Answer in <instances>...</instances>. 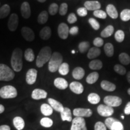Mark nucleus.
I'll list each match as a JSON object with an SVG mask.
<instances>
[{
    "instance_id": "obj_1",
    "label": "nucleus",
    "mask_w": 130,
    "mask_h": 130,
    "mask_svg": "<svg viewBox=\"0 0 130 130\" xmlns=\"http://www.w3.org/2000/svg\"><path fill=\"white\" fill-rule=\"evenodd\" d=\"M22 51L20 48H16L12 53L11 57V65L13 69L16 72H20L22 70Z\"/></svg>"
},
{
    "instance_id": "obj_2",
    "label": "nucleus",
    "mask_w": 130,
    "mask_h": 130,
    "mask_svg": "<svg viewBox=\"0 0 130 130\" xmlns=\"http://www.w3.org/2000/svg\"><path fill=\"white\" fill-rule=\"evenodd\" d=\"M52 56V50L50 46H45L40 50L36 58V66L42 68L45 63L50 61Z\"/></svg>"
},
{
    "instance_id": "obj_3",
    "label": "nucleus",
    "mask_w": 130,
    "mask_h": 130,
    "mask_svg": "<svg viewBox=\"0 0 130 130\" xmlns=\"http://www.w3.org/2000/svg\"><path fill=\"white\" fill-rule=\"evenodd\" d=\"M63 63V56L60 53L54 52L52 54L48 63V69L51 72H55L58 71L60 66Z\"/></svg>"
},
{
    "instance_id": "obj_4",
    "label": "nucleus",
    "mask_w": 130,
    "mask_h": 130,
    "mask_svg": "<svg viewBox=\"0 0 130 130\" xmlns=\"http://www.w3.org/2000/svg\"><path fill=\"white\" fill-rule=\"evenodd\" d=\"M14 77L13 71L4 64H0V81H9Z\"/></svg>"
},
{
    "instance_id": "obj_5",
    "label": "nucleus",
    "mask_w": 130,
    "mask_h": 130,
    "mask_svg": "<svg viewBox=\"0 0 130 130\" xmlns=\"http://www.w3.org/2000/svg\"><path fill=\"white\" fill-rule=\"evenodd\" d=\"M17 95V90L12 86H4L0 89V96L3 99L14 98Z\"/></svg>"
},
{
    "instance_id": "obj_6",
    "label": "nucleus",
    "mask_w": 130,
    "mask_h": 130,
    "mask_svg": "<svg viewBox=\"0 0 130 130\" xmlns=\"http://www.w3.org/2000/svg\"><path fill=\"white\" fill-rule=\"evenodd\" d=\"M71 130H87L84 119L81 117L75 118L72 120Z\"/></svg>"
},
{
    "instance_id": "obj_7",
    "label": "nucleus",
    "mask_w": 130,
    "mask_h": 130,
    "mask_svg": "<svg viewBox=\"0 0 130 130\" xmlns=\"http://www.w3.org/2000/svg\"><path fill=\"white\" fill-rule=\"evenodd\" d=\"M104 102L108 106L116 107L121 105L122 101L121 98L116 96H107L104 99Z\"/></svg>"
},
{
    "instance_id": "obj_8",
    "label": "nucleus",
    "mask_w": 130,
    "mask_h": 130,
    "mask_svg": "<svg viewBox=\"0 0 130 130\" xmlns=\"http://www.w3.org/2000/svg\"><path fill=\"white\" fill-rule=\"evenodd\" d=\"M97 111L100 116L103 117H110L114 113L113 107L104 104L99 105L97 108Z\"/></svg>"
},
{
    "instance_id": "obj_9",
    "label": "nucleus",
    "mask_w": 130,
    "mask_h": 130,
    "mask_svg": "<svg viewBox=\"0 0 130 130\" xmlns=\"http://www.w3.org/2000/svg\"><path fill=\"white\" fill-rule=\"evenodd\" d=\"M92 110L89 108H75L73 111V115L76 117H81V118H83V117H86V118H89L92 115Z\"/></svg>"
},
{
    "instance_id": "obj_10",
    "label": "nucleus",
    "mask_w": 130,
    "mask_h": 130,
    "mask_svg": "<svg viewBox=\"0 0 130 130\" xmlns=\"http://www.w3.org/2000/svg\"><path fill=\"white\" fill-rule=\"evenodd\" d=\"M21 35L28 42H32L35 40V35L33 31L29 27H24L21 29Z\"/></svg>"
},
{
    "instance_id": "obj_11",
    "label": "nucleus",
    "mask_w": 130,
    "mask_h": 130,
    "mask_svg": "<svg viewBox=\"0 0 130 130\" xmlns=\"http://www.w3.org/2000/svg\"><path fill=\"white\" fill-rule=\"evenodd\" d=\"M58 35L62 39H66L69 34V28L68 25L65 23L59 24L57 29Z\"/></svg>"
},
{
    "instance_id": "obj_12",
    "label": "nucleus",
    "mask_w": 130,
    "mask_h": 130,
    "mask_svg": "<svg viewBox=\"0 0 130 130\" xmlns=\"http://www.w3.org/2000/svg\"><path fill=\"white\" fill-rule=\"evenodd\" d=\"M19 21L18 16L16 13H13L10 15L8 21V28L11 31H14L18 28Z\"/></svg>"
},
{
    "instance_id": "obj_13",
    "label": "nucleus",
    "mask_w": 130,
    "mask_h": 130,
    "mask_svg": "<svg viewBox=\"0 0 130 130\" xmlns=\"http://www.w3.org/2000/svg\"><path fill=\"white\" fill-rule=\"evenodd\" d=\"M37 71L35 69H30L27 71L26 74V81L27 84L31 85L35 83L37 79Z\"/></svg>"
},
{
    "instance_id": "obj_14",
    "label": "nucleus",
    "mask_w": 130,
    "mask_h": 130,
    "mask_svg": "<svg viewBox=\"0 0 130 130\" xmlns=\"http://www.w3.org/2000/svg\"><path fill=\"white\" fill-rule=\"evenodd\" d=\"M47 92L43 89H36L32 91L31 98L33 100H39L41 99H45L47 96Z\"/></svg>"
},
{
    "instance_id": "obj_15",
    "label": "nucleus",
    "mask_w": 130,
    "mask_h": 130,
    "mask_svg": "<svg viewBox=\"0 0 130 130\" xmlns=\"http://www.w3.org/2000/svg\"><path fill=\"white\" fill-rule=\"evenodd\" d=\"M69 87L72 92L77 95L81 94L84 91L83 86L80 83L77 82V81H73L69 85Z\"/></svg>"
},
{
    "instance_id": "obj_16",
    "label": "nucleus",
    "mask_w": 130,
    "mask_h": 130,
    "mask_svg": "<svg viewBox=\"0 0 130 130\" xmlns=\"http://www.w3.org/2000/svg\"><path fill=\"white\" fill-rule=\"evenodd\" d=\"M21 12L22 17L25 19H28L31 16L30 6L28 2H24L21 5Z\"/></svg>"
},
{
    "instance_id": "obj_17",
    "label": "nucleus",
    "mask_w": 130,
    "mask_h": 130,
    "mask_svg": "<svg viewBox=\"0 0 130 130\" xmlns=\"http://www.w3.org/2000/svg\"><path fill=\"white\" fill-rule=\"evenodd\" d=\"M84 7L87 10H96L101 8V4L97 1H88L84 3Z\"/></svg>"
},
{
    "instance_id": "obj_18",
    "label": "nucleus",
    "mask_w": 130,
    "mask_h": 130,
    "mask_svg": "<svg viewBox=\"0 0 130 130\" xmlns=\"http://www.w3.org/2000/svg\"><path fill=\"white\" fill-rule=\"evenodd\" d=\"M54 84L57 88L60 90H64L68 87V83L63 78H57L54 81Z\"/></svg>"
},
{
    "instance_id": "obj_19",
    "label": "nucleus",
    "mask_w": 130,
    "mask_h": 130,
    "mask_svg": "<svg viewBox=\"0 0 130 130\" xmlns=\"http://www.w3.org/2000/svg\"><path fill=\"white\" fill-rule=\"evenodd\" d=\"M48 101L52 108L54 110H56V111L61 113L63 110V109H64V107H63L62 104H61L60 102L54 100L53 98H49L48 100Z\"/></svg>"
},
{
    "instance_id": "obj_20",
    "label": "nucleus",
    "mask_w": 130,
    "mask_h": 130,
    "mask_svg": "<svg viewBox=\"0 0 130 130\" xmlns=\"http://www.w3.org/2000/svg\"><path fill=\"white\" fill-rule=\"evenodd\" d=\"M101 87L103 90L108 92H113L116 89V86L115 84L107 80H103L101 83Z\"/></svg>"
},
{
    "instance_id": "obj_21",
    "label": "nucleus",
    "mask_w": 130,
    "mask_h": 130,
    "mask_svg": "<svg viewBox=\"0 0 130 130\" xmlns=\"http://www.w3.org/2000/svg\"><path fill=\"white\" fill-rule=\"evenodd\" d=\"M106 13L112 19H117L118 17V11L113 4H108L106 7Z\"/></svg>"
},
{
    "instance_id": "obj_22",
    "label": "nucleus",
    "mask_w": 130,
    "mask_h": 130,
    "mask_svg": "<svg viewBox=\"0 0 130 130\" xmlns=\"http://www.w3.org/2000/svg\"><path fill=\"white\" fill-rule=\"evenodd\" d=\"M85 75V71L83 68L81 67H77L73 70L72 77L75 79H81Z\"/></svg>"
},
{
    "instance_id": "obj_23",
    "label": "nucleus",
    "mask_w": 130,
    "mask_h": 130,
    "mask_svg": "<svg viewBox=\"0 0 130 130\" xmlns=\"http://www.w3.org/2000/svg\"><path fill=\"white\" fill-rule=\"evenodd\" d=\"M40 37L43 40H48L51 36V30L50 27H45L40 30Z\"/></svg>"
},
{
    "instance_id": "obj_24",
    "label": "nucleus",
    "mask_w": 130,
    "mask_h": 130,
    "mask_svg": "<svg viewBox=\"0 0 130 130\" xmlns=\"http://www.w3.org/2000/svg\"><path fill=\"white\" fill-rule=\"evenodd\" d=\"M61 118L63 121H67L68 122L72 121V113L71 110L68 107H65L61 112Z\"/></svg>"
},
{
    "instance_id": "obj_25",
    "label": "nucleus",
    "mask_w": 130,
    "mask_h": 130,
    "mask_svg": "<svg viewBox=\"0 0 130 130\" xmlns=\"http://www.w3.org/2000/svg\"><path fill=\"white\" fill-rule=\"evenodd\" d=\"M101 54V50L99 48L97 47H92L89 50L87 53V57L89 59H93L98 57Z\"/></svg>"
},
{
    "instance_id": "obj_26",
    "label": "nucleus",
    "mask_w": 130,
    "mask_h": 130,
    "mask_svg": "<svg viewBox=\"0 0 130 130\" xmlns=\"http://www.w3.org/2000/svg\"><path fill=\"white\" fill-rule=\"evenodd\" d=\"M13 125L18 130H22L25 126V122L22 118L17 116L13 119Z\"/></svg>"
},
{
    "instance_id": "obj_27",
    "label": "nucleus",
    "mask_w": 130,
    "mask_h": 130,
    "mask_svg": "<svg viewBox=\"0 0 130 130\" xmlns=\"http://www.w3.org/2000/svg\"><path fill=\"white\" fill-rule=\"evenodd\" d=\"M40 110L42 113L46 116H50L53 113V108L51 107V105L47 104H43L40 107Z\"/></svg>"
},
{
    "instance_id": "obj_28",
    "label": "nucleus",
    "mask_w": 130,
    "mask_h": 130,
    "mask_svg": "<svg viewBox=\"0 0 130 130\" xmlns=\"http://www.w3.org/2000/svg\"><path fill=\"white\" fill-rule=\"evenodd\" d=\"M99 78V74L96 72H93L90 73V74L86 78V82L89 84H94L96 82Z\"/></svg>"
},
{
    "instance_id": "obj_29",
    "label": "nucleus",
    "mask_w": 130,
    "mask_h": 130,
    "mask_svg": "<svg viewBox=\"0 0 130 130\" xmlns=\"http://www.w3.org/2000/svg\"><path fill=\"white\" fill-rule=\"evenodd\" d=\"M113 32H114L113 26L110 25L107 26V27H105V28L102 31V32H101V37L106 38V37L111 36L113 35Z\"/></svg>"
},
{
    "instance_id": "obj_30",
    "label": "nucleus",
    "mask_w": 130,
    "mask_h": 130,
    "mask_svg": "<svg viewBox=\"0 0 130 130\" xmlns=\"http://www.w3.org/2000/svg\"><path fill=\"white\" fill-rule=\"evenodd\" d=\"M10 12V8L7 4L3 5L1 7H0V19H3L6 18L9 14Z\"/></svg>"
},
{
    "instance_id": "obj_31",
    "label": "nucleus",
    "mask_w": 130,
    "mask_h": 130,
    "mask_svg": "<svg viewBox=\"0 0 130 130\" xmlns=\"http://www.w3.org/2000/svg\"><path fill=\"white\" fill-rule=\"evenodd\" d=\"M87 100L92 104H97L100 102L101 98L98 94L95 93H90L87 97Z\"/></svg>"
},
{
    "instance_id": "obj_32",
    "label": "nucleus",
    "mask_w": 130,
    "mask_h": 130,
    "mask_svg": "<svg viewBox=\"0 0 130 130\" xmlns=\"http://www.w3.org/2000/svg\"><path fill=\"white\" fill-rule=\"evenodd\" d=\"M89 68L92 70H100L102 68V62L100 60H93L89 63Z\"/></svg>"
},
{
    "instance_id": "obj_33",
    "label": "nucleus",
    "mask_w": 130,
    "mask_h": 130,
    "mask_svg": "<svg viewBox=\"0 0 130 130\" xmlns=\"http://www.w3.org/2000/svg\"><path fill=\"white\" fill-rule=\"evenodd\" d=\"M48 20V13L46 11H43L39 14L37 18V22L39 24H44Z\"/></svg>"
},
{
    "instance_id": "obj_34",
    "label": "nucleus",
    "mask_w": 130,
    "mask_h": 130,
    "mask_svg": "<svg viewBox=\"0 0 130 130\" xmlns=\"http://www.w3.org/2000/svg\"><path fill=\"white\" fill-rule=\"evenodd\" d=\"M119 60L122 64L124 65H128L130 63V57L125 53L120 54L119 56Z\"/></svg>"
},
{
    "instance_id": "obj_35",
    "label": "nucleus",
    "mask_w": 130,
    "mask_h": 130,
    "mask_svg": "<svg viewBox=\"0 0 130 130\" xmlns=\"http://www.w3.org/2000/svg\"><path fill=\"white\" fill-rule=\"evenodd\" d=\"M105 54L107 56L112 57L114 54V46L111 43H107L104 47Z\"/></svg>"
},
{
    "instance_id": "obj_36",
    "label": "nucleus",
    "mask_w": 130,
    "mask_h": 130,
    "mask_svg": "<svg viewBox=\"0 0 130 130\" xmlns=\"http://www.w3.org/2000/svg\"><path fill=\"white\" fill-rule=\"evenodd\" d=\"M25 60L29 62H31L35 60V56L34 54L33 50L31 48H28L25 50V54H24Z\"/></svg>"
},
{
    "instance_id": "obj_37",
    "label": "nucleus",
    "mask_w": 130,
    "mask_h": 130,
    "mask_svg": "<svg viewBox=\"0 0 130 130\" xmlns=\"http://www.w3.org/2000/svg\"><path fill=\"white\" fill-rule=\"evenodd\" d=\"M58 72L62 75H66L69 72V66L67 63H62L58 69Z\"/></svg>"
},
{
    "instance_id": "obj_38",
    "label": "nucleus",
    "mask_w": 130,
    "mask_h": 130,
    "mask_svg": "<svg viewBox=\"0 0 130 130\" xmlns=\"http://www.w3.org/2000/svg\"><path fill=\"white\" fill-rule=\"evenodd\" d=\"M90 47V43L89 42L84 41L79 43L78 48L81 53H84L89 50Z\"/></svg>"
},
{
    "instance_id": "obj_39",
    "label": "nucleus",
    "mask_w": 130,
    "mask_h": 130,
    "mask_svg": "<svg viewBox=\"0 0 130 130\" xmlns=\"http://www.w3.org/2000/svg\"><path fill=\"white\" fill-rule=\"evenodd\" d=\"M40 124L45 128H50L53 125V121L50 118H43L40 120Z\"/></svg>"
},
{
    "instance_id": "obj_40",
    "label": "nucleus",
    "mask_w": 130,
    "mask_h": 130,
    "mask_svg": "<svg viewBox=\"0 0 130 130\" xmlns=\"http://www.w3.org/2000/svg\"><path fill=\"white\" fill-rule=\"evenodd\" d=\"M121 19L122 21H128L130 20V10L129 9H124L122 11L121 13Z\"/></svg>"
},
{
    "instance_id": "obj_41",
    "label": "nucleus",
    "mask_w": 130,
    "mask_h": 130,
    "mask_svg": "<svg viewBox=\"0 0 130 130\" xmlns=\"http://www.w3.org/2000/svg\"><path fill=\"white\" fill-rule=\"evenodd\" d=\"M115 38L118 42H122L125 39L124 32L122 30H118L115 34Z\"/></svg>"
},
{
    "instance_id": "obj_42",
    "label": "nucleus",
    "mask_w": 130,
    "mask_h": 130,
    "mask_svg": "<svg viewBox=\"0 0 130 130\" xmlns=\"http://www.w3.org/2000/svg\"><path fill=\"white\" fill-rule=\"evenodd\" d=\"M114 70L116 73L121 75H123L126 74V70L125 68L123 67V66H122L121 64H116L114 66Z\"/></svg>"
},
{
    "instance_id": "obj_43",
    "label": "nucleus",
    "mask_w": 130,
    "mask_h": 130,
    "mask_svg": "<svg viewBox=\"0 0 130 130\" xmlns=\"http://www.w3.org/2000/svg\"><path fill=\"white\" fill-rule=\"evenodd\" d=\"M93 15L95 17L98 18L100 19H105L107 18V13L105 12L104 11L102 10H96L94 11Z\"/></svg>"
},
{
    "instance_id": "obj_44",
    "label": "nucleus",
    "mask_w": 130,
    "mask_h": 130,
    "mask_svg": "<svg viewBox=\"0 0 130 130\" xmlns=\"http://www.w3.org/2000/svg\"><path fill=\"white\" fill-rule=\"evenodd\" d=\"M89 23L95 30H98L100 28V24L95 19L91 18L89 19Z\"/></svg>"
},
{
    "instance_id": "obj_45",
    "label": "nucleus",
    "mask_w": 130,
    "mask_h": 130,
    "mask_svg": "<svg viewBox=\"0 0 130 130\" xmlns=\"http://www.w3.org/2000/svg\"><path fill=\"white\" fill-rule=\"evenodd\" d=\"M119 120L116 119L111 118V117H108V118H107L105 121V125L107 126L108 129H111V127L112 125L114 123L118 121Z\"/></svg>"
},
{
    "instance_id": "obj_46",
    "label": "nucleus",
    "mask_w": 130,
    "mask_h": 130,
    "mask_svg": "<svg viewBox=\"0 0 130 130\" xmlns=\"http://www.w3.org/2000/svg\"><path fill=\"white\" fill-rule=\"evenodd\" d=\"M58 6L56 3H53L49 7V13L51 15H55L58 12Z\"/></svg>"
},
{
    "instance_id": "obj_47",
    "label": "nucleus",
    "mask_w": 130,
    "mask_h": 130,
    "mask_svg": "<svg viewBox=\"0 0 130 130\" xmlns=\"http://www.w3.org/2000/svg\"><path fill=\"white\" fill-rule=\"evenodd\" d=\"M110 130H124L123 126L119 121L116 122L112 125Z\"/></svg>"
},
{
    "instance_id": "obj_48",
    "label": "nucleus",
    "mask_w": 130,
    "mask_h": 130,
    "mask_svg": "<svg viewBox=\"0 0 130 130\" xmlns=\"http://www.w3.org/2000/svg\"><path fill=\"white\" fill-rule=\"evenodd\" d=\"M68 6L66 3H62L59 8V13L61 16H64L67 13Z\"/></svg>"
},
{
    "instance_id": "obj_49",
    "label": "nucleus",
    "mask_w": 130,
    "mask_h": 130,
    "mask_svg": "<svg viewBox=\"0 0 130 130\" xmlns=\"http://www.w3.org/2000/svg\"><path fill=\"white\" fill-rule=\"evenodd\" d=\"M93 45L95 47L99 48L104 45V40L101 37H96L93 40Z\"/></svg>"
},
{
    "instance_id": "obj_50",
    "label": "nucleus",
    "mask_w": 130,
    "mask_h": 130,
    "mask_svg": "<svg viewBox=\"0 0 130 130\" xmlns=\"http://www.w3.org/2000/svg\"><path fill=\"white\" fill-rule=\"evenodd\" d=\"M77 14L81 17H84V16H87L88 13L87 10L85 7H79V9H77Z\"/></svg>"
},
{
    "instance_id": "obj_51",
    "label": "nucleus",
    "mask_w": 130,
    "mask_h": 130,
    "mask_svg": "<svg viewBox=\"0 0 130 130\" xmlns=\"http://www.w3.org/2000/svg\"><path fill=\"white\" fill-rule=\"evenodd\" d=\"M67 20L69 24H74L75 22H77V18L75 14L74 13H71L68 16Z\"/></svg>"
},
{
    "instance_id": "obj_52",
    "label": "nucleus",
    "mask_w": 130,
    "mask_h": 130,
    "mask_svg": "<svg viewBox=\"0 0 130 130\" xmlns=\"http://www.w3.org/2000/svg\"><path fill=\"white\" fill-rule=\"evenodd\" d=\"M95 130H107L106 126L101 122H98L95 125Z\"/></svg>"
},
{
    "instance_id": "obj_53",
    "label": "nucleus",
    "mask_w": 130,
    "mask_h": 130,
    "mask_svg": "<svg viewBox=\"0 0 130 130\" xmlns=\"http://www.w3.org/2000/svg\"><path fill=\"white\" fill-rule=\"evenodd\" d=\"M78 27H77V26H74V27H72L71 29H69V34L72 36H75L78 32Z\"/></svg>"
},
{
    "instance_id": "obj_54",
    "label": "nucleus",
    "mask_w": 130,
    "mask_h": 130,
    "mask_svg": "<svg viewBox=\"0 0 130 130\" xmlns=\"http://www.w3.org/2000/svg\"><path fill=\"white\" fill-rule=\"evenodd\" d=\"M124 113L126 115H130V101L128 102L126 104L125 107L124 109Z\"/></svg>"
},
{
    "instance_id": "obj_55",
    "label": "nucleus",
    "mask_w": 130,
    "mask_h": 130,
    "mask_svg": "<svg viewBox=\"0 0 130 130\" xmlns=\"http://www.w3.org/2000/svg\"><path fill=\"white\" fill-rule=\"evenodd\" d=\"M0 130H10V128L8 125H1L0 126Z\"/></svg>"
},
{
    "instance_id": "obj_56",
    "label": "nucleus",
    "mask_w": 130,
    "mask_h": 130,
    "mask_svg": "<svg viewBox=\"0 0 130 130\" xmlns=\"http://www.w3.org/2000/svg\"><path fill=\"white\" fill-rule=\"evenodd\" d=\"M4 107L3 106V105L0 104V114L3 113V112L4 111Z\"/></svg>"
},
{
    "instance_id": "obj_57",
    "label": "nucleus",
    "mask_w": 130,
    "mask_h": 130,
    "mask_svg": "<svg viewBox=\"0 0 130 130\" xmlns=\"http://www.w3.org/2000/svg\"><path fill=\"white\" fill-rule=\"evenodd\" d=\"M126 78H127L128 83L130 84V71H129V72L127 73V75H126Z\"/></svg>"
},
{
    "instance_id": "obj_58",
    "label": "nucleus",
    "mask_w": 130,
    "mask_h": 130,
    "mask_svg": "<svg viewBox=\"0 0 130 130\" xmlns=\"http://www.w3.org/2000/svg\"><path fill=\"white\" fill-rule=\"evenodd\" d=\"M37 1H38L39 2H40V3H44V2H45V1H46V0H37Z\"/></svg>"
},
{
    "instance_id": "obj_59",
    "label": "nucleus",
    "mask_w": 130,
    "mask_h": 130,
    "mask_svg": "<svg viewBox=\"0 0 130 130\" xmlns=\"http://www.w3.org/2000/svg\"><path fill=\"white\" fill-rule=\"evenodd\" d=\"M128 95H130V88L128 89Z\"/></svg>"
},
{
    "instance_id": "obj_60",
    "label": "nucleus",
    "mask_w": 130,
    "mask_h": 130,
    "mask_svg": "<svg viewBox=\"0 0 130 130\" xmlns=\"http://www.w3.org/2000/svg\"><path fill=\"white\" fill-rule=\"evenodd\" d=\"M72 54H75V52L74 50H72Z\"/></svg>"
},
{
    "instance_id": "obj_61",
    "label": "nucleus",
    "mask_w": 130,
    "mask_h": 130,
    "mask_svg": "<svg viewBox=\"0 0 130 130\" xmlns=\"http://www.w3.org/2000/svg\"><path fill=\"white\" fill-rule=\"evenodd\" d=\"M121 118L122 119H124V116H123V115H122V116H121Z\"/></svg>"
}]
</instances>
